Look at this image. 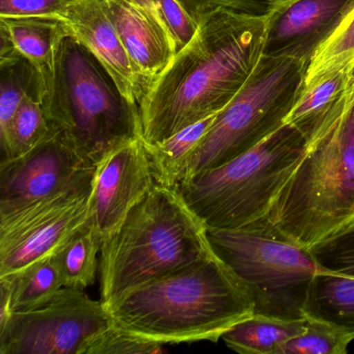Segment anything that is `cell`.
I'll use <instances>...</instances> for the list:
<instances>
[{"instance_id": "18", "label": "cell", "mask_w": 354, "mask_h": 354, "mask_svg": "<svg viewBox=\"0 0 354 354\" xmlns=\"http://www.w3.org/2000/svg\"><path fill=\"white\" fill-rule=\"evenodd\" d=\"M218 113L198 121L156 144L144 142L155 183L165 187H179L187 175L192 154Z\"/></svg>"}, {"instance_id": "19", "label": "cell", "mask_w": 354, "mask_h": 354, "mask_svg": "<svg viewBox=\"0 0 354 354\" xmlns=\"http://www.w3.org/2000/svg\"><path fill=\"white\" fill-rule=\"evenodd\" d=\"M306 319L283 320L254 314L234 325L221 339L230 349L243 354H277V349L300 335Z\"/></svg>"}, {"instance_id": "1", "label": "cell", "mask_w": 354, "mask_h": 354, "mask_svg": "<svg viewBox=\"0 0 354 354\" xmlns=\"http://www.w3.org/2000/svg\"><path fill=\"white\" fill-rule=\"evenodd\" d=\"M266 18L213 11L149 84L138 102L142 138L156 144L221 113L260 63Z\"/></svg>"}, {"instance_id": "10", "label": "cell", "mask_w": 354, "mask_h": 354, "mask_svg": "<svg viewBox=\"0 0 354 354\" xmlns=\"http://www.w3.org/2000/svg\"><path fill=\"white\" fill-rule=\"evenodd\" d=\"M113 322L86 290L63 287L38 308L14 313L0 330V354H80L90 337Z\"/></svg>"}, {"instance_id": "13", "label": "cell", "mask_w": 354, "mask_h": 354, "mask_svg": "<svg viewBox=\"0 0 354 354\" xmlns=\"http://www.w3.org/2000/svg\"><path fill=\"white\" fill-rule=\"evenodd\" d=\"M353 10L354 0H283L267 17L263 57L310 63Z\"/></svg>"}, {"instance_id": "30", "label": "cell", "mask_w": 354, "mask_h": 354, "mask_svg": "<svg viewBox=\"0 0 354 354\" xmlns=\"http://www.w3.org/2000/svg\"><path fill=\"white\" fill-rule=\"evenodd\" d=\"M163 20L175 41L177 53L194 38L198 24L178 0H157Z\"/></svg>"}, {"instance_id": "27", "label": "cell", "mask_w": 354, "mask_h": 354, "mask_svg": "<svg viewBox=\"0 0 354 354\" xmlns=\"http://www.w3.org/2000/svg\"><path fill=\"white\" fill-rule=\"evenodd\" d=\"M163 344L138 337L113 321L90 337L82 346L80 354H160L165 353Z\"/></svg>"}, {"instance_id": "6", "label": "cell", "mask_w": 354, "mask_h": 354, "mask_svg": "<svg viewBox=\"0 0 354 354\" xmlns=\"http://www.w3.org/2000/svg\"><path fill=\"white\" fill-rule=\"evenodd\" d=\"M310 133L285 123L239 156L186 178L180 194L207 229L235 230L268 218Z\"/></svg>"}, {"instance_id": "7", "label": "cell", "mask_w": 354, "mask_h": 354, "mask_svg": "<svg viewBox=\"0 0 354 354\" xmlns=\"http://www.w3.org/2000/svg\"><path fill=\"white\" fill-rule=\"evenodd\" d=\"M208 237L252 297L254 314L306 319L308 288L320 272L310 250L292 241L268 218L241 229H208Z\"/></svg>"}, {"instance_id": "25", "label": "cell", "mask_w": 354, "mask_h": 354, "mask_svg": "<svg viewBox=\"0 0 354 354\" xmlns=\"http://www.w3.org/2000/svg\"><path fill=\"white\" fill-rule=\"evenodd\" d=\"M354 66V10L310 59L304 88Z\"/></svg>"}, {"instance_id": "11", "label": "cell", "mask_w": 354, "mask_h": 354, "mask_svg": "<svg viewBox=\"0 0 354 354\" xmlns=\"http://www.w3.org/2000/svg\"><path fill=\"white\" fill-rule=\"evenodd\" d=\"M95 169L53 129L28 154L0 165V211L90 185Z\"/></svg>"}, {"instance_id": "28", "label": "cell", "mask_w": 354, "mask_h": 354, "mask_svg": "<svg viewBox=\"0 0 354 354\" xmlns=\"http://www.w3.org/2000/svg\"><path fill=\"white\" fill-rule=\"evenodd\" d=\"M190 17L198 21L201 16L213 11H227L250 17L266 18L283 0H178Z\"/></svg>"}, {"instance_id": "16", "label": "cell", "mask_w": 354, "mask_h": 354, "mask_svg": "<svg viewBox=\"0 0 354 354\" xmlns=\"http://www.w3.org/2000/svg\"><path fill=\"white\" fill-rule=\"evenodd\" d=\"M105 1L109 17L133 66L142 96L176 55L175 46L150 16L129 0Z\"/></svg>"}, {"instance_id": "3", "label": "cell", "mask_w": 354, "mask_h": 354, "mask_svg": "<svg viewBox=\"0 0 354 354\" xmlns=\"http://www.w3.org/2000/svg\"><path fill=\"white\" fill-rule=\"evenodd\" d=\"M268 219L306 250L354 225V68L345 93L313 130Z\"/></svg>"}, {"instance_id": "20", "label": "cell", "mask_w": 354, "mask_h": 354, "mask_svg": "<svg viewBox=\"0 0 354 354\" xmlns=\"http://www.w3.org/2000/svg\"><path fill=\"white\" fill-rule=\"evenodd\" d=\"M44 80L40 72L13 46L0 49V133L9 127L16 111L28 96L42 101Z\"/></svg>"}, {"instance_id": "22", "label": "cell", "mask_w": 354, "mask_h": 354, "mask_svg": "<svg viewBox=\"0 0 354 354\" xmlns=\"http://www.w3.org/2000/svg\"><path fill=\"white\" fill-rule=\"evenodd\" d=\"M53 132L40 97H26L16 111L8 129L0 133V165L28 154Z\"/></svg>"}, {"instance_id": "8", "label": "cell", "mask_w": 354, "mask_h": 354, "mask_svg": "<svg viewBox=\"0 0 354 354\" xmlns=\"http://www.w3.org/2000/svg\"><path fill=\"white\" fill-rule=\"evenodd\" d=\"M308 66L290 57H262L252 77L201 140L186 178L225 165L283 126L304 91Z\"/></svg>"}, {"instance_id": "24", "label": "cell", "mask_w": 354, "mask_h": 354, "mask_svg": "<svg viewBox=\"0 0 354 354\" xmlns=\"http://www.w3.org/2000/svg\"><path fill=\"white\" fill-rule=\"evenodd\" d=\"M353 68L354 66L345 68L314 86L304 88L285 123L295 124L312 133L319 122L345 93Z\"/></svg>"}, {"instance_id": "15", "label": "cell", "mask_w": 354, "mask_h": 354, "mask_svg": "<svg viewBox=\"0 0 354 354\" xmlns=\"http://www.w3.org/2000/svg\"><path fill=\"white\" fill-rule=\"evenodd\" d=\"M71 34L111 74L126 99L138 106L142 91L127 51L109 17L105 0H74L64 14Z\"/></svg>"}, {"instance_id": "2", "label": "cell", "mask_w": 354, "mask_h": 354, "mask_svg": "<svg viewBox=\"0 0 354 354\" xmlns=\"http://www.w3.org/2000/svg\"><path fill=\"white\" fill-rule=\"evenodd\" d=\"M122 328L155 343H216L254 301L216 254L130 290L107 306Z\"/></svg>"}, {"instance_id": "23", "label": "cell", "mask_w": 354, "mask_h": 354, "mask_svg": "<svg viewBox=\"0 0 354 354\" xmlns=\"http://www.w3.org/2000/svg\"><path fill=\"white\" fill-rule=\"evenodd\" d=\"M100 234L91 219L57 254L65 287L86 290L96 281Z\"/></svg>"}, {"instance_id": "21", "label": "cell", "mask_w": 354, "mask_h": 354, "mask_svg": "<svg viewBox=\"0 0 354 354\" xmlns=\"http://www.w3.org/2000/svg\"><path fill=\"white\" fill-rule=\"evenodd\" d=\"M0 283L9 290L13 313L38 308L65 287L57 254L36 261L17 272L0 277Z\"/></svg>"}, {"instance_id": "5", "label": "cell", "mask_w": 354, "mask_h": 354, "mask_svg": "<svg viewBox=\"0 0 354 354\" xmlns=\"http://www.w3.org/2000/svg\"><path fill=\"white\" fill-rule=\"evenodd\" d=\"M43 80L42 104L51 127L92 165L121 142L142 136L138 106L73 35L62 41Z\"/></svg>"}, {"instance_id": "9", "label": "cell", "mask_w": 354, "mask_h": 354, "mask_svg": "<svg viewBox=\"0 0 354 354\" xmlns=\"http://www.w3.org/2000/svg\"><path fill=\"white\" fill-rule=\"evenodd\" d=\"M94 181L12 210L0 211V277L57 254L93 217Z\"/></svg>"}, {"instance_id": "14", "label": "cell", "mask_w": 354, "mask_h": 354, "mask_svg": "<svg viewBox=\"0 0 354 354\" xmlns=\"http://www.w3.org/2000/svg\"><path fill=\"white\" fill-rule=\"evenodd\" d=\"M310 252L320 272L310 281L304 318L328 323L354 339V225Z\"/></svg>"}, {"instance_id": "4", "label": "cell", "mask_w": 354, "mask_h": 354, "mask_svg": "<svg viewBox=\"0 0 354 354\" xmlns=\"http://www.w3.org/2000/svg\"><path fill=\"white\" fill-rule=\"evenodd\" d=\"M101 301L105 308L130 290L214 254L202 219L178 188L155 183L119 229L102 240Z\"/></svg>"}, {"instance_id": "29", "label": "cell", "mask_w": 354, "mask_h": 354, "mask_svg": "<svg viewBox=\"0 0 354 354\" xmlns=\"http://www.w3.org/2000/svg\"><path fill=\"white\" fill-rule=\"evenodd\" d=\"M74 0H0V18L55 17L64 14Z\"/></svg>"}, {"instance_id": "31", "label": "cell", "mask_w": 354, "mask_h": 354, "mask_svg": "<svg viewBox=\"0 0 354 354\" xmlns=\"http://www.w3.org/2000/svg\"><path fill=\"white\" fill-rule=\"evenodd\" d=\"M129 1L138 6V8H140L142 11L146 12V13L150 16L151 19L158 26V28H160V30L167 35V38L171 41L174 46H175L176 53H177V46H176L175 41H174L173 37H171V32H169L165 20H163L158 1H157V0H129Z\"/></svg>"}, {"instance_id": "17", "label": "cell", "mask_w": 354, "mask_h": 354, "mask_svg": "<svg viewBox=\"0 0 354 354\" xmlns=\"http://www.w3.org/2000/svg\"><path fill=\"white\" fill-rule=\"evenodd\" d=\"M0 32L44 78L53 68L62 41L71 30L61 18L18 17L0 18Z\"/></svg>"}, {"instance_id": "12", "label": "cell", "mask_w": 354, "mask_h": 354, "mask_svg": "<svg viewBox=\"0 0 354 354\" xmlns=\"http://www.w3.org/2000/svg\"><path fill=\"white\" fill-rule=\"evenodd\" d=\"M154 184L142 136L121 142L99 160L94 175L93 221L101 239L119 229Z\"/></svg>"}, {"instance_id": "26", "label": "cell", "mask_w": 354, "mask_h": 354, "mask_svg": "<svg viewBox=\"0 0 354 354\" xmlns=\"http://www.w3.org/2000/svg\"><path fill=\"white\" fill-rule=\"evenodd\" d=\"M351 341L328 323L306 319L304 330L283 344L277 354H345Z\"/></svg>"}]
</instances>
